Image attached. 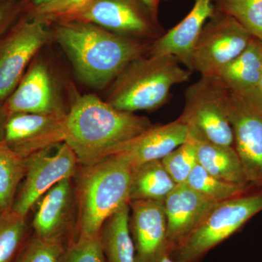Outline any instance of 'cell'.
Here are the masks:
<instances>
[{
	"label": "cell",
	"mask_w": 262,
	"mask_h": 262,
	"mask_svg": "<svg viewBox=\"0 0 262 262\" xmlns=\"http://www.w3.org/2000/svg\"><path fill=\"white\" fill-rule=\"evenodd\" d=\"M53 39L67 53L77 78L86 85L102 89L122 71L147 56L151 42L115 34L94 24L64 21L53 24Z\"/></svg>",
	"instance_id": "6da1fadb"
},
{
	"label": "cell",
	"mask_w": 262,
	"mask_h": 262,
	"mask_svg": "<svg viewBox=\"0 0 262 262\" xmlns=\"http://www.w3.org/2000/svg\"><path fill=\"white\" fill-rule=\"evenodd\" d=\"M152 125L147 117L117 110L96 95H82L75 96L67 113L64 142L79 164L88 166Z\"/></svg>",
	"instance_id": "7a4b0ae2"
},
{
	"label": "cell",
	"mask_w": 262,
	"mask_h": 262,
	"mask_svg": "<svg viewBox=\"0 0 262 262\" xmlns=\"http://www.w3.org/2000/svg\"><path fill=\"white\" fill-rule=\"evenodd\" d=\"M77 184V235H99L103 224L130 203L133 166L118 155H108L83 166Z\"/></svg>",
	"instance_id": "3957f363"
},
{
	"label": "cell",
	"mask_w": 262,
	"mask_h": 262,
	"mask_svg": "<svg viewBox=\"0 0 262 262\" xmlns=\"http://www.w3.org/2000/svg\"><path fill=\"white\" fill-rule=\"evenodd\" d=\"M181 64L170 55L138 58L111 84L106 102L128 113L158 110L170 99L173 86L190 79L192 71Z\"/></svg>",
	"instance_id": "277c9868"
},
{
	"label": "cell",
	"mask_w": 262,
	"mask_h": 262,
	"mask_svg": "<svg viewBox=\"0 0 262 262\" xmlns=\"http://www.w3.org/2000/svg\"><path fill=\"white\" fill-rule=\"evenodd\" d=\"M262 211V192L220 202L170 256L185 262H198L208 251L235 233Z\"/></svg>",
	"instance_id": "5b68a950"
},
{
	"label": "cell",
	"mask_w": 262,
	"mask_h": 262,
	"mask_svg": "<svg viewBox=\"0 0 262 262\" xmlns=\"http://www.w3.org/2000/svg\"><path fill=\"white\" fill-rule=\"evenodd\" d=\"M82 21L124 37L152 42L166 31L142 0H89L63 21Z\"/></svg>",
	"instance_id": "8992f818"
},
{
	"label": "cell",
	"mask_w": 262,
	"mask_h": 262,
	"mask_svg": "<svg viewBox=\"0 0 262 262\" xmlns=\"http://www.w3.org/2000/svg\"><path fill=\"white\" fill-rule=\"evenodd\" d=\"M229 94L215 76H201L186 89L184 110L179 118L207 140L232 146L233 132L227 113Z\"/></svg>",
	"instance_id": "52a82bcc"
},
{
	"label": "cell",
	"mask_w": 262,
	"mask_h": 262,
	"mask_svg": "<svg viewBox=\"0 0 262 262\" xmlns=\"http://www.w3.org/2000/svg\"><path fill=\"white\" fill-rule=\"evenodd\" d=\"M253 37L230 15L214 10L193 49L192 72L214 76L248 47Z\"/></svg>",
	"instance_id": "ba28073f"
},
{
	"label": "cell",
	"mask_w": 262,
	"mask_h": 262,
	"mask_svg": "<svg viewBox=\"0 0 262 262\" xmlns=\"http://www.w3.org/2000/svg\"><path fill=\"white\" fill-rule=\"evenodd\" d=\"M26 159V171L13 210L26 217L49 189L77 173L78 160L66 142L37 151Z\"/></svg>",
	"instance_id": "9c48e42d"
},
{
	"label": "cell",
	"mask_w": 262,
	"mask_h": 262,
	"mask_svg": "<svg viewBox=\"0 0 262 262\" xmlns=\"http://www.w3.org/2000/svg\"><path fill=\"white\" fill-rule=\"evenodd\" d=\"M50 27L24 13L0 42V103L16 89L36 53L53 38Z\"/></svg>",
	"instance_id": "30bf717a"
},
{
	"label": "cell",
	"mask_w": 262,
	"mask_h": 262,
	"mask_svg": "<svg viewBox=\"0 0 262 262\" xmlns=\"http://www.w3.org/2000/svg\"><path fill=\"white\" fill-rule=\"evenodd\" d=\"M227 113L234 149L248 182L262 184V110L251 100L229 91Z\"/></svg>",
	"instance_id": "8fae6325"
},
{
	"label": "cell",
	"mask_w": 262,
	"mask_h": 262,
	"mask_svg": "<svg viewBox=\"0 0 262 262\" xmlns=\"http://www.w3.org/2000/svg\"><path fill=\"white\" fill-rule=\"evenodd\" d=\"M67 115L10 114L3 141L10 149L27 158L49 146L64 142Z\"/></svg>",
	"instance_id": "7c38bea8"
},
{
	"label": "cell",
	"mask_w": 262,
	"mask_h": 262,
	"mask_svg": "<svg viewBox=\"0 0 262 262\" xmlns=\"http://www.w3.org/2000/svg\"><path fill=\"white\" fill-rule=\"evenodd\" d=\"M130 229L136 262H160L170 256L168 225L163 202H130Z\"/></svg>",
	"instance_id": "4fadbf2b"
},
{
	"label": "cell",
	"mask_w": 262,
	"mask_h": 262,
	"mask_svg": "<svg viewBox=\"0 0 262 262\" xmlns=\"http://www.w3.org/2000/svg\"><path fill=\"white\" fill-rule=\"evenodd\" d=\"M3 106L8 115L27 113L63 116L67 114L47 66L39 61L30 66Z\"/></svg>",
	"instance_id": "5bb4252c"
},
{
	"label": "cell",
	"mask_w": 262,
	"mask_h": 262,
	"mask_svg": "<svg viewBox=\"0 0 262 262\" xmlns=\"http://www.w3.org/2000/svg\"><path fill=\"white\" fill-rule=\"evenodd\" d=\"M188 134L189 127L180 118L165 125H153L139 135L113 146L105 157H122L134 168L163 159L183 144Z\"/></svg>",
	"instance_id": "9a60e30c"
},
{
	"label": "cell",
	"mask_w": 262,
	"mask_h": 262,
	"mask_svg": "<svg viewBox=\"0 0 262 262\" xmlns=\"http://www.w3.org/2000/svg\"><path fill=\"white\" fill-rule=\"evenodd\" d=\"M216 203L186 183L177 184L163 201L172 251L190 235Z\"/></svg>",
	"instance_id": "2e32d148"
},
{
	"label": "cell",
	"mask_w": 262,
	"mask_h": 262,
	"mask_svg": "<svg viewBox=\"0 0 262 262\" xmlns=\"http://www.w3.org/2000/svg\"><path fill=\"white\" fill-rule=\"evenodd\" d=\"M214 10L213 0H194L192 10L185 18L151 43L148 56L170 55L192 71L193 49Z\"/></svg>",
	"instance_id": "e0dca14e"
},
{
	"label": "cell",
	"mask_w": 262,
	"mask_h": 262,
	"mask_svg": "<svg viewBox=\"0 0 262 262\" xmlns=\"http://www.w3.org/2000/svg\"><path fill=\"white\" fill-rule=\"evenodd\" d=\"M75 195L69 179L49 189L37 202L32 221L34 235L45 241L63 242L69 230Z\"/></svg>",
	"instance_id": "ac0fdd59"
},
{
	"label": "cell",
	"mask_w": 262,
	"mask_h": 262,
	"mask_svg": "<svg viewBox=\"0 0 262 262\" xmlns=\"http://www.w3.org/2000/svg\"><path fill=\"white\" fill-rule=\"evenodd\" d=\"M261 71L262 42L253 37L237 58L214 76L231 92L248 96L256 89Z\"/></svg>",
	"instance_id": "d6986e66"
},
{
	"label": "cell",
	"mask_w": 262,
	"mask_h": 262,
	"mask_svg": "<svg viewBox=\"0 0 262 262\" xmlns=\"http://www.w3.org/2000/svg\"><path fill=\"white\" fill-rule=\"evenodd\" d=\"M189 130L196 137V158L201 167L216 178L247 187L242 162L233 146L214 144L195 131Z\"/></svg>",
	"instance_id": "ffe728a7"
},
{
	"label": "cell",
	"mask_w": 262,
	"mask_h": 262,
	"mask_svg": "<svg viewBox=\"0 0 262 262\" xmlns=\"http://www.w3.org/2000/svg\"><path fill=\"white\" fill-rule=\"evenodd\" d=\"M130 213L128 203L103 224L100 239L107 262H136L135 246L129 225Z\"/></svg>",
	"instance_id": "44dd1931"
},
{
	"label": "cell",
	"mask_w": 262,
	"mask_h": 262,
	"mask_svg": "<svg viewBox=\"0 0 262 262\" xmlns=\"http://www.w3.org/2000/svg\"><path fill=\"white\" fill-rule=\"evenodd\" d=\"M177 186L162 160H154L133 168L130 203L136 201L163 202Z\"/></svg>",
	"instance_id": "7402d4cb"
},
{
	"label": "cell",
	"mask_w": 262,
	"mask_h": 262,
	"mask_svg": "<svg viewBox=\"0 0 262 262\" xmlns=\"http://www.w3.org/2000/svg\"><path fill=\"white\" fill-rule=\"evenodd\" d=\"M25 171V158L0 142V212L11 211Z\"/></svg>",
	"instance_id": "603a6c76"
},
{
	"label": "cell",
	"mask_w": 262,
	"mask_h": 262,
	"mask_svg": "<svg viewBox=\"0 0 262 262\" xmlns=\"http://www.w3.org/2000/svg\"><path fill=\"white\" fill-rule=\"evenodd\" d=\"M26 217L13 210L0 212V262H15L27 241Z\"/></svg>",
	"instance_id": "cb8c5ba5"
},
{
	"label": "cell",
	"mask_w": 262,
	"mask_h": 262,
	"mask_svg": "<svg viewBox=\"0 0 262 262\" xmlns=\"http://www.w3.org/2000/svg\"><path fill=\"white\" fill-rule=\"evenodd\" d=\"M186 184L202 195L216 203L243 195L246 189L244 186L216 178L198 163L189 174Z\"/></svg>",
	"instance_id": "d4e9b609"
},
{
	"label": "cell",
	"mask_w": 262,
	"mask_h": 262,
	"mask_svg": "<svg viewBox=\"0 0 262 262\" xmlns=\"http://www.w3.org/2000/svg\"><path fill=\"white\" fill-rule=\"evenodd\" d=\"M215 10L233 17L262 42V0H213Z\"/></svg>",
	"instance_id": "484cf974"
},
{
	"label": "cell",
	"mask_w": 262,
	"mask_h": 262,
	"mask_svg": "<svg viewBox=\"0 0 262 262\" xmlns=\"http://www.w3.org/2000/svg\"><path fill=\"white\" fill-rule=\"evenodd\" d=\"M161 160L176 184L186 183L198 164L195 136L189 130L186 141Z\"/></svg>",
	"instance_id": "4316f807"
},
{
	"label": "cell",
	"mask_w": 262,
	"mask_h": 262,
	"mask_svg": "<svg viewBox=\"0 0 262 262\" xmlns=\"http://www.w3.org/2000/svg\"><path fill=\"white\" fill-rule=\"evenodd\" d=\"M65 248L63 241H45L33 235L15 262H61Z\"/></svg>",
	"instance_id": "83f0119b"
},
{
	"label": "cell",
	"mask_w": 262,
	"mask_h": 262,
	"mask_svg": "<svg viewBox=\"0 0 262 262\" xmlns=\"http://www.w3.org/2000/svg\"><path fill=\"white\" fill-rule=\"evenodd\" d=\"M89 0H53L39 8L25 11L31 18L51 27L53 24L63 21L75 13Z\"/></svg>",
	"instance_id": "f1b7e54d"
},
{
	"label": "cell",
	"mask_w": 262,
	"mask_h": 262,
	"mask_svg": "<svg viewBox=\"0 0 262 262\" xmlns=\"http://www.w3.org/2000/svg\"><path fill=\"white\" fill-rule=\"evenodd\" d=\"M61 262H107L99 235L76 237L66 246Z\"/></svg>",
	"instance_id": "f546056e"
},
{
	"label": "cell",
	"mask_w": 262,
	"mask_h": 262,
	"mask_svg": "<svg viewBox=\"0 0 262 262\" xmlns=\"http://www.w3.org/2000/svg\"><path fill=\"white\" fill-rule=\"evenodd\" d=\"M25 12L24 0L0 4V37Z\"/></svg>",
	"instance_id": "4dcf8cb0"
},
{
	"label": "cell",
	"mask_w": 262,
	"mask_h": 262,
	"mask_svg": "<svg viewBox=\"0 0 262 262\" xmlns=\"http://www.w3.org/2000/svg\"><path fill=\"white\" fill-rule=\"evenodd\" d=\"M244 97L251 100L262 110V71L261 76H260L259 82H258L257 87H256V89L255 90L253 94L250 95V96H244Z\"/></svg>",
	"instance_id": "1f68e13d"
},
{
	"label": "cell",
	"mask_w": 262,
	"mask_h": 262,
	"mask_svg": "<svg viewBox=\"0 0 262 262\" xmlns=\"http://www.w3.org/2000/svg\"><path fill=\"white\" fill-rule=\"evenodd\" d=\"M7 118H8V114L5 112L3 103H0V142L4 141Z\"/></svg>",
	"instance_id": "d6a6232c"
},
{
	"label": "cell",
	"mask_w": 262,
	"mask_h": 262,
	"mask_svg": "<svg viewBox=\"0 0 262 262\" xmlns=\"http://www.w3.org/2000/svg\"><path fill=\"white\" fill-rule=\"evenodd\" d=\"M53 0H24L25 4V11L35 9L42 5L48 4Z\"/></svg>",
	"instance_id": "836d02e7"
},
{
	"label": "cell",
	"mask_w": 262,
	"mask_h": 262,
	"mask_svg": "<svg viewBox=\"0 0 262 262\" xmlns=\"http://www.w3.org/2000/svg\"><path fill=\"white\" fill-rule=\"evenodd\" d=\"M148 7L155 12V13H159V7L162 2L168 1V0H142Z\"/></svg>",
	"instance_id": "e575fe53"
},
{
	"label": "cell",
	"mask_w": 262,
	"mask_h": 262,
	"mask_svg": "<svg viewBox=\"0 0 262 262\" xmlns=\"http://www.w3.org/2000/svg\"><path fill=\"white\" fill-rule=\"evenodd\" d=\"M160 262H185L179 261V260L174 259V258H172L170 256H165L163 258H162L160 260Z\"/></svg>",
	"instance_id": "d590c367"
},
{
	"label": "cell",
	"mask_w": 262,
	"mask_h": 262,
	"mask_svg": "<svg viewBox=\"0 0 262 262\" xmlns=\"http://www.w3.org/2000/svg\"><path fill=\"white\" fill-rule=\"evenodd\" d=\"M18 1V0H0V4H3V3H9V2H15Z\"/></svg>",
	"instance_id": "8d00e7d4"
}]
</instances>
